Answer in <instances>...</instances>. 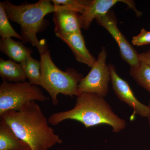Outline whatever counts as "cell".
<instances>
[{
    "mask_svg": "<svg viewBox=\"0 0 150 150\" xmlns=\"http://www.w3.org/2000/svg\"><path fill=\"white\" fill-rule=\"evenodd\" d=\"M108 66L111 76L110 81L114 93L121 102L125 103L133 110L131 120L136 115L147 118L149 113L148 105L143 104L137 99L128 82L118 74L114 65L109 64Z\"/></svg>",
    "mask_w": 150,
    "mask_h": 150,
    "instance_id": "8",
    "label": "cell"
},
{
    "mask_svg": "<svg viewBox=\"0 0 150 150\" xmlns=\"http://www.w3.org/2000/svg\"><path fill=\"white\" fill-rule=\"evenodd\" d=\"M96 20L98 25L105 28L117 42L122 59L131 67L138 66L140 63L139 54L118 28L114 13L110 11Z\"/></svg>",
    "mask_w": 150,
    "mask_h": 150,
    "instance_id": "7",
    "label": "cell"
},
{
    "mask_svg": "<svg viewBox=\"0 0 150 150\" xmlns=\"http://www.w3.org/2000/svg\"><path fill=\"white\" fill-rule=\"evenodd\" d=\"M0 76L3 81L11 83L25 81L27 79L20 64L3 58L0 59Z\"/></svg>",
    "mask_w": 150,
    "mask_h": 150,
    "instance_id": "14",
    "label": "cell"
},
{
    "mask_svg": "<svg viewBox=\"0 0 150 150\" xmlns=\"http://www.w3.org/2000/svg\"><path fill=\"white\" fill-rule=\"evenodd\" d=\"M48 99L39 86L29 82L3 81L0 86V116L9 111L18 110L28 102H44Z\"/></svg>",
    "mask_w": 150,
    "mask_h": 150,
    "instance_id": "5",
    "label": "cell"
},
{
    "mask_svg": "<svg viewBox=\"0 0 150 150\" xmlns=\"http://www.w3.org/2000/svg\"><path fill=\"white\" fill-rule=\"evenodd\" d=\"M25 150H31V149H30V148L29 147L27 149H26Z\"/></svg>",
    "mask_w": 150,
    "mask_h": 150,
    "instance_id": "22",
    "label": "cell"
},
{
    "mask_svg": "<svg viewBox=\"0 0 150 150\" xmlns=\"http://www.w3.org/2000/svg\"><path fill=\"white\" fill-rule=\"evenodd\" d=\"M18 137L31 150H49L63 141L49 126L48 119L35 101L28 102L18 110L1 115Z\"/></svg>",
    "mask_w": 150,
    "mask_h": 150,
    "instance_id": "1",
    "label": "cell"
},
{
    "mask_svg": "<svg viewBox=\"0 0 150 150\" xmlns=\"http://www.w3.org/2000/svg\"><path fill=\"white\" fill-rule=\"evenodd\" d=\"M149 108V115H148V117L147 118H148V122H149V126L150 128V101L149 102V104L148 105Z\"/></svg>",
    "mask_w": 150,
    "mask_h": 150,
    "instance_id": "21",
    "label": "cell"
},
{
    "mask_svg": "<svg viewBox=\"0 0 150 150\" xmlns=\"http://www.w3.org/2000/svg\"><path fill=\"white\" fill-rule=\"evenodd\" d=\"M88 1L82 0H52V3L56 6H66L70 10L74 11L80 14L83 13Z\"/></svg>",
    "mask_w": 150,
    "mask_h": 150,
    "instance_id": "18",
    "label": "cell"
},
{
    "mask_svg": "<svg viewBox=\"0 0 150 150\" xmlns=\"http://www.w3.org/2000/svg\"><path fill=\"white\" fill-rule=\"evenodd\" d=\"M107 56L106 48L103 47L89 72L79 83L78 95L93 93L104 98L107 96L108 84L111 81L110 69L106 62Z\"/></svg>",
    "mask_w": 150,
    "mask_h": 150,
    "instance_id": "6",
    "label": "cell"
},
{
    "mask_svg": "<svg viewBox=\"0 0 150 150\" xmlns=\"http://www.w3.org/2000/svg\"></svg>",
    "mask_w": 150,
    "mask_h": 150,
    "instance_id": "23",
    "label": "cell"
},
{
    "mask_svg": "<svg viewBox=\"0 0 150 150\" xmlns=\"http://www.w3.org/2000/svg\"><path fill=\"white\" fill-rule=\"evenodd\" d=\"M131 42L133 45L138 46L150 44V31L142 28L139 34L133 37Z\"/></svg>",
    "mask_w": 150,
    "mask_h": 150,
    "instance_id": "19",
    "label": "cell"
},
{
    "mask_svg": "<svg viewBox=\"0 0 150 150\" xmlns=\"http://www.w3.org/2000/svg\"><path fill=\"white\" fill-rule=\"evenodd\" d=\"M139 59L140 62L150 66V49L139 54Z\"/></svg>",
    "mask_w": 150,
    "mask_h": 150,
    "instance_id": "20",
    "label": "cell"
},
{
    "mask_svg": "<svg viewBox=\"0 0 150 150\" xmlns=\"http://www.w3.org/2000/svg\"><path fill=\"white\" fill-rule=\"evenodd\" d=\"M20 64L23 67L29 82L34 85L40 86L41 77L40 62L30 56Z\"/></svg>",
    "mask_w": 150,
    "mask_h": 150,
    "instance_id": "15",
    "label": "cell"
},
{
    "mask_svg": "<svg viewBox=\"0 0 150 150\" xmlns=\"http://www.w3.org/2000/svg\"><path fill=\"white\" fill-rule=\"evenodd\" d=\"M80 15L76 12L67 9L61 10L54 13L55 33H81Z\"/></svg>",
    "mask_w": 150,
    "mask_h": 150,
    "instance_id": "11",
    "label": "cell"
},
{
    "mask_svg": "<svg viewBox=\"0 0 150 150\" xmlns=\"http://www.w3.org/2000/svg\"><path fill=\"white\" fill-rule=\"evenodd\" d=\"M56 36L64 42L70 49L78 62L91 67L96 61L86 46L81 33H56Z\"/></svg>",
    "mask_w": 150,
    "mask_h": 150,
    "instance_id": "10",
    "label": "cell"
},
{
    "mask_svg": "<svg viewBox=\"0 0 150 150\" xmlns=\"http://www.w3.org/2000/svg\"><path fill=\"white\" fill-rule=\"evenodd\" d=\"M125 3L129 8L133 9L137 16L142 14L137 10L135 3L133 1L127 0H92L88 1L83 13L80 15L81 27L88 30L90 27L94 19L103 16L110 11V9L117 3Z\"/></svg>",
    "mask_w": 150,
    "mask_h": 150,
    "instance_id": "9",
    "label": "cell"
},
{
    "mask_svg": "<svg viewBox=\"0 0 150 150\" xmlns=\"http://www.w3.org/2000/svg\"><path fill=\"white\" fill-rule=\"evenodd\" d=\"M129 74L139 86L150 93V66L140 62L138 66L130 68Z\"/></svg>",
    "mask_w": 150,
    "mask_h": 150,
    "instance_id": "16",
    "label": "cell"
},
{
    "mask_svg": "<svg viewBox=\"0 0 150 150\" xmlns=\"http://www.w3.org/2000/svg\"><path fill=\"white\" fill-rule=\"evenodd\" d=\"M67 120L77 121L86 128L105 124L110 126L115 133H120L127 125L125 120L114 112L104 97L93 93L79 94L73 108L54 112L48 119L52 126Z\"/></svg>",
    "mask_w": 150,
    "mask_h": 150,
    "instance_id": "2",
    "label": "cell"
},
{
    "mask_svg": "<svg viewBox=\"0 0 150 150\" xmlns=\"http://www.w3.org/2000/svg\"><path fill=\"white\" fill-rule=\"evenodd\" d=\"M0 3L9 20L20 25L22 43L32 44L37 48L40 55L48 49L46 42H41L37 37V33L43 31L48 25V21L44 17L61 10H70L66 6L55 5L49 0H40L34 4L20 5H14L9 1Z\"/></svg>",
    "mask_w": 150,
    "mask_h": 150,
    "instance_id": "3",
    "label": "cell"
},
{
    "mask_svg": "<svg viewBox=\"0 0 150 150\" xmlns=\"http://www.w3.org/2000/svg\"><path fill=\"white\" fill-rule=\"evenodd\" d=\"M0 36L1 39L15 37L22 40L21 35L14 30L12 27L4 8L0 3Z\"/></svg>",
    "mask_w": 150,
    "mask_h": 150,
    "instance_id": "17",
    "label": "cell"
},
{
    "mask_svg": "<svg viewBox=\"0 0 150 150\" xmlns=\"http://www.w3.org/2000/svg\"><path fill=\"white\" fill-rule=\"evenodd\" d=\"M28 145L20 139L6 123H0V150H25Z\"/></svg>",
    "mask_w": 150,
    "mask_h": 150,
    "instance_id": "13",
    "label": "cell"
},
{
    "mask_svg": "<svg viewBox=\"0 0 150 150\" xmlns=\"http://www.w3.org/2000/svg\"><path fill=\"white\" fill-rule=\"evenodd\" d=\"M0 51L11 60L19 64L31 56L33 51L20 41H15L11 38L1 39Z\"/></svg>",
    "mask_w": 150,
    "mask_h": 150,
    "instance_id": "12",
    "label": "cell"
},
{
    "mask_svg": "<svg viewBox=\"0 0 150 150\" xmlns=\"http://www.w3.org/2000/svg\"><path fill=\"white\" fill-rule=\"evenodd\" d=\"M40 55V86L49 94L53 104L57 105L59 103V94L71 97L77 96L78 86L83 75L74 68H68L66 71L60 70L52 61L49 49Z\"/></svg>",
    "mask_w": 150,
    "mask_h": 150,
    "instance_id": "4",
    "label": "cell"
}]
</instances>
